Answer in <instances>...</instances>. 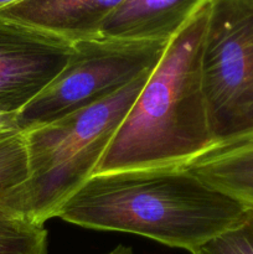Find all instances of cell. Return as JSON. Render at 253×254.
<instances>
[{
    "label": "cell",
    "instance_id": "277c9868",
    "mask_svg": "<svg viewBox=\"0 0 253 254\" xmlns=\"http://www.w3.org/2000/svg\"><path fill=\"white\" fill-rule=\"evenodd\" d=\"M201 84L213 144L253 135V0H210Z\"/></svg>",
    "mask_w": 253,
    "mask_h": 254
},
{
    "label": "cell",
    "instance_id": "7a4b0ae2",
    "mask_svg": "<svg viewBox=\"0 0 253 254\" xmlns=\"http://www.w3.org/2000/svg\"><path fill=\"white\" fill-rule=\"evenodd\" d=\"M210 0L168 42L94 175L185 166L213 145L201 84Z\"/></svg>",
    "mask_w": 253,
    "mask_h": 254
},
{
    "label": "cell",
    "instance_id": "5b68a950",
    "mask_svg": "<svg viewBox=\"0 0 253 254\" xmlns=\"http://www.w3.org/2000/svg\"><path fill=\"white\" fill-rule=\"evenodd\" d=\"M168 42L106 36L74 42L60 73L17 113L20 130L57 121L121 91L155 68Z\"/></svg>",
    "mask_w": 253,
    "mask_h": 254
},
{
    "label": "cell",
    "instance_id": "ba28073f",
    "mask_svg": "<svg viewBox=\"0 0 253 254\" xmlns=\"http://www.w3.org/2000/svg\"><path fill=\"white\" fill-rule=\"evenodd\" d=\"M208 0H124L107 19L101 36L170 41Z\"/></svg>",
    "mask_w": 253,
    "mask_h": 254
},
{
    "label": "cell",
    "instance_id": "8992f818",
    "mask_svg": "<svg viewBox=\"0 0 253 254\" xmlns=\"http://www.w3.org/2000/svg\"><path fill=\"white\" fill-rule=\"evenodd\" d=\"M68 41L0 19V113H19L60 73Z\"/></svg>",
    "mask_w": 253,
    "mask_h": 254
},
{
    "label": "cell",
    "instance_id": "52a82bcc",
    "mask_svg": "<svg viewBox=\"0 0 253 254\" xmlns=\"http://www.w3.org/2000/svg\"><path fill=\"white\" fill-rule=\"evenodd\" d=\"M124 0H20L0 9V19L60 37L71 44L101 36Z\"/></svg>",
    "mask_w": 253,
    "mask_h": 254
},
{
    "label": "cell",
    "instance_id": "4fadbf2b",
    "mask_svg": "<svg viewBox=\"0 0 253 254\" xmlns=\"http://www.w3.org/2000/svg\"><path fill=\"white\" fill-rule=\"evenodd\" d=\"M21 131L19 128L17 113H0V135Z\"/></svg>",
    "mask_w": 253,
    "mask_h": 254
},
{
    "label": "cell",
    "instance_id": "9c48e42d",
    "mask_svg": "<svg viewBox=\"0 0 253 254\" xmlns=\"http://www.w3.org/2000/svg\"><path fill=\"white\" fill-rule=\"evenodd\" d=\"M185 166L211 188L253 210V135L213 144Z\"/></svg>",
    "mask_w": 253,
    "mask_h": 254
},
{
    "label": "cell",
    "instance_id": "6da1fadb",
    "mask_svg": "<svg viewBox=\"0 0 253 254\" xmlns=\"http://www.w3.org/2000/svg\"><path fill=\"white\" fill-rule=\"evenodd\" d=\"M246 207L186 166L93 175L57 217L79 227L150 238L190 253L232 227Z\"/></svg>",
    "mask_w": 253,
    "mask_h": 254
},
{
    "label": "cell",
    "instance_id": "5bb4252c",
    "mask_svg": "<svg viewBox=\"0 0 253 254\" xmlns=\"http://www.w3.org/2000/svg\"><path fill=\"white\" fill-rule=\"evenodd\" d=\"M107 254H134V253H133V250H131L130 247H126V246H123V245H119V246H117L114 250H112L111 252L107 253Z\"/></svg>",
    "mask_w": 253,
    "mask_h": 254
},
{
    "label": "cell",
    "instance_id": "8fae6325",
    "mask_svg": "<svg viewBox=\"0 0 253 254\" xmlns=\"http://www.w3.org/2000/svg\"><path fill=\"white\" fill-rule=\"evenodd\" d=\"M27 175L26 143L22 131L0 135V197ZM7 216L0 210V217Z\"/></svg>",
    "mask_w": 253,
    "mask_h": 254
},
{
    "label": "cell",
    "instance_id": "7c38bea8",
    "mask_svg": "<svg viewBox=\"0 0 253 254\" xmlns=\"http://www.w3.org/2000/svg\"><path fill=\"white\" fill-rule=\"evenodd\" d=\"M191 254H253V210L246 208L237 223Z\"/></svg>",
    "mask_w": 253,
    "mask_h": 254
},
{
    "label": "cell",
    "instance_id": "9a60e30c",
    "mask_svg": "<svg viewBox=\"0 0 253 254\" xmlns=\"http://www.w3.org/2000/svg\"><path fill=\"white\" fill-rule=\"evenodd\" d=\"M16 1H20V0H0V9H2L5 6H9V5L14 4Z\"/></svg>",
    "mask_w": 253,
    "mask_h": 254
},
{
    "label": "cell",
    "instance_id": "3957f363",
    "mask_svg": "<svg viewBox=\"0 0 253 254\" xmlns=\"http://www.w3.org/2000/svg\"><path fill=\"white\" fill-rule=\"evenodd\" d=\"M153 71L103 101L22 131L27 175L20 185L2 193L0 210L39 225L57 217L67 201L96 174Z\"/></svg>",
    "mask_w": 253,
    "mask_h": 254
},
{
    "label": "cell",
    "instance_id": "30bf717a",
    "mask_svg": "<svg viewBox=\"0 0 253 254\" xmlns=\"http://www.w3.org/2000/svg\"><path fill=\"white\" fill-rule=\"evenodd\" d=\"M44 226L11 216L0 217V254H49Z\"/></svg>",
    "mask_w": 253,
    "mask_h": 254
}]
</instances>
